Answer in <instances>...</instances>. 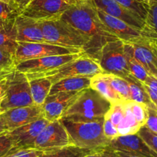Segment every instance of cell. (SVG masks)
Returning <instances> with one entry per match:
<instances>
[{
    "label": "cell",
    "instance_id": "1",
    "mask_svg": "<svg viewBox=\"0 0 157 157\" xmlns=\"http://www.w3.org/2000/svg\"><path fill=\"white\" fill-rule=\"evenodd\" d=\"M60 18L88 39L89 43L83 53L97 62L102 47L109 42L119 39L102 23L91 0L72 4Z\"/></svg>",
    "mask_w": 157,
    "mask_h": 157
},
{
    "label": "cell",
    "instance_id": "2",
    "mask_svg": "<svg viewBox=\"0 0 157 157\" xmlns=\"http://www.w3.org/2000/svg\"><path fill=\"white\" fill-rule=\"evenodd\" d=\"M60 121L66 128L72 144L77 147L96 150L107 147L110 143L103 132L104 117L94 120H71L62 117Z\"/></svg>",
    "mask_w": 157,
    "mask_h": 157
},
{
    "label": "cell",
    "instance_id": "3",
    "mask_svg": "<svg viewBox=\"0 0 157 157\" xmlns=\"http://www.w3.org/2000/svg\"><path fill=\"white\" fill-rule=\"evenodd\" d=\"M45 41L49 44L78 49L84 52L89 40L78 29L61 18L39 21Z\"/></svg>",
    "mask_w": 157,
    "mask_h": 157
},
{
    "label": "cell",
    "instance_id": "4",
    "mask_svg": "<svg viewBox=\"0 0 157 157\" xmlns=\"http://www.w3.org/2000/svg\"><path fill=\"white\" fill-rule=\"evenodd\" d=\"M111 105L109 101L90 87L81 92L63 117L71 120H94L104 117Z\"/></svg>",
    "mask_w": 157,
    "mask_h": 157
},
{
    "label": "cell",
    "instance_id": "5",
    "mask_svg": "<svg viewBox=\"0 0 157 157\" xmlns=\"http://www.w3.org/2000/svg\"><path fill=\"white\" fill-rule=\"evenodd\" d=\"M102 72L99 63L87 56L83 55L75 61L67 63L56 69L44 73L25 74L28 78H46L52 83L58 82L63 78L75 76L93 77Z\"/></svg>",
    "mask_w": 157,
    "mask_h": 157
},
{
    "label": "cell",
    "instance_id": "6",
    "mask_svg": "<svg viewBox=\"0 0 157 157\" xmlns=\"http://www.w3.org/2000/svg\"><path fill=\"white\" fill-rule=\"evenodd\" d=\"M35 105L32 97L29 81L25 73L15 69L9 75L5 97L0 102L1 113L11 109Z\"/></svg>",
    "mask_w": 157,
    "mask_h": 157
},
{
    "label": "cell",
    "instance_id": "7",
    "mask_svg": "<svg viewBox=\"0 0 157 157\" xmlns=\"http://www.w3.org/2000/svg\"><path fill=\"white\" fill-rule=\"evenodd\" d=\"M98 63L104 73L124 78L131 73L124 52V42L121 39L107 43L99 53Z\"/></svg>",
    "mask_w": 157,
    "mask_h": 157
},
{
    "label": "cell",
    "instance_id": "8",
    "mask_svg": "<svg viewBox=\"0 0 157 157\" xmlns=\"http://www.w3.org/2000/svg\"><path fill=\"white\" fill-rule=\"evenodd\" d=\"M83 52L78 49L65 48L46 43H22L18 42V46L15 54L16 63L33 59L41 58L51 56L69 55Z\"/></svg>",
    "mask_w": 157,
    "mask_h": 157
},
{
    "label": "cell",
    "instance_id": "9",
    "mask_svg": "<svg viewBox=\"0 0 157 157\" xmlns=\"http://www.w3.org/2000/svg\"><path fill=\"white\" fill-rule=\"evenodd\" d=\"M68 0H31L20 15L37 21L60 18L72 6Z\"/></svg>",
    "mask_w": 157,
    "mask_h": 157
},
{
    "label": "cell",
    "instance_id": "10",
    "mask_svg": "<svg viewBox=\"0 0 157 157\" xmlns=\"http://www.w3.org/2000/svg\"><path fill=\"white\" fill-rule=\"evenodd\" d=\"M83 55H85L83 52H80L69 55L51 56L33 59L18 63L16 66V69L25 74L44 73L75 61Z\"/></svg>",
    "mask_w": 157,
    "mask_h": 157
},
{
    "label": "cell",
    "instance_id": "11",
    "mask_svg": "<svg viewBox=\"0 0 157 157\" xmlns=\"http://www.w3.org/2000/svg\"><path fill=\"white\" fill-rule=\"evenodd\" d=\"M72 145L69 134L60 120L49 122L35 141L33 149L49 151Z\"/></svg>",
    "mask_w": 157,
    "mask_h": 157
},
{
    "label": "cell",
    "instance_id": "12",
    "mask_svg": "<svg viewBox=\"0 0 157 157\" xmlns=\"http://www.w3.org/2000/svg\"><path fill=\"white\" fill-rule=\"evenodd\" d=\"M96 12L102 23L118 39H121L124 43H133L143 38L152 37L146 28L145 29L135 28L117 18H115L103 13L98 9H96Z\"/></svg>",
    "mask_w": 157,
    "mask_h": 157
},
{
    "label": "cell",
    "instance_id": "13",
    "mask_svg": "<svg viewBox=\"0 0 157 157\" xmlns=\"http://www.w3.org/2000/svg\"><path fill=\"white\" fill-rule=\"evenodd\" d=\"M0 117L2 118L10 132L16 128L43 118L44 114L42 105H33L6 110L0 113Z\"/></svg>",
    "mask_w": 157,
    "mask_h": 157
},
{
    "label": "cell",
    "instance_id": "14",
    "mask_svg": "<svg viewBox=\"0 0 157 157\" xmlns=\"http://www.w3.org/2000/svg\"><path fill=\"white\" fill-rule=\"evenodd\" d=\"M82 91L63 92L48 96L42 105L45 119L49 122L60 120Z\"/></svg>",
    "mask_w": 157,
    "mask_h": 157
},
{
    "label": "cell",
    "instance_id": "15",
    "mask_svg": "<svg viewBox=\"0 0 157 157\" xmlns=\"http://www.w3.org/2000/svg\"><path fill=\"white\" fill-rule=\"evenodd\" d=\"M49 123V120L43 117L8 132L14 144L13 149L33 148L37 136Z\"/></svg>",
    "mask_w": 157,
    "mask_h": 157
},
{
    "label": "cell",
    "instance_id": "16",
    "mask_svg": "<svg viewBox=\"0 0 157 157\" xmlns=\"http://www.w3.org/2000/svg\"><path fill=\"white\" fill-rule=\"evenodd\" d=\"M109 147L141 157H157V153L138 135L119 136L111 140Z\"/></svg>",
    "mask_w": 157,
    "mask_h": 157
},
{
    "label": "cell",
    "instance_id": "17",
    "mask_svg": "<svg viewBox=\"0 0 157 157\" xmlns=\"http://www.w3.org/2000/svg\"><path fill=\"white\" fill-rule=\"evenodd\" d=\"M131 44L136 59L148 73L157 78V38L145 37Z\"/></svg>",
    "mask_w": 157,
    "mask_h": 157
},
{
    "label": "cell",
    "instance_id": "18",
    "mask_svg": "<svg viewBox=\"0 0 157 157\" xmlns=\"http://www.w3.org/2000/svg\"><path fill=\"white\" fill-rule=\"evenodd\" d=\"M94 6L103 13L126 22L135 28L145 29L146 22L136 13L125 8L115 0H91Z\"/></svg>",
    "mask_w": 157,
    "mask_h": 157
},
{
    "label": "cell",
    "instance_id": "19",
    "mask_svg": "<svg viewBox=\"0 0 157 157\" xmlns=\"http://www.w3.org/2000/svg\"><path fill=\"white\" fill-rule=\"evenodd\" d=\"M15 24L18 42L46 43L39 21L19 15L16 18Z\"/></svg>",
    "mask_w": 157,
    "mask_h": 157
},
{
    "label": "cell",
    "instance_id": "20",
    "mask_svg": "<svg viewBox=\"0 0 157 157\" xmlns=\"http://www.w3.org/2000/svg\"><path fill=\"white\" fill-rule=\"evenodd\" d=\"M91 77L75 76L63 78L52 84L49 96L63 92L82 91L90 87Z\"/></svg>",
    "mask_w": 157,
    "mask_h": 157
},
{
    "label": "cell",
    "instance_id": "21",
    "mask_svg": "<svg viewBox=\"0 0 157 157\" xmlns=\"http://www.w3.org/2000/svg\"><path fill=\"white\" fill-rule=\"evenodd\" d=\"M90 88L97 91L112 104L123 101L111 86L106 73L101 72L92 77Z\"/></svg>",
    "mask_w": 157,
    "mask_h": 157
},
{
    "label": "cell",
    "instance_id": "22",
    "mask_svg": "<svg viewBox=\"0 0 157 157\" xmlns=\"http://www.w3.org/2000/svg\"><path fill=\"white\" fill-rule=\"evenodd\" d=\"M32 97L34 104L43 105L45 100L49 96L52 83L46 78H29Z\"/></svg>",
    "mask_w": 157,
    "mask_h": 157
},
{
    "label": "cell",
    "instance_id": "23",
    "mask_svg": "<svg viewBox=\"0 0 157 157\" xmlns=\"http://www.w3.org/2000/svg\"><path fill=\"white\" fill-rule=\"evenodd\" d=\"M15 21L16 18L0 31V49L10 52L14 56L18 46L17 32Z\"/></svg>",
    "mask_w": 157,
    "mask_h": 157
},
{
    "label": "cell",
    "instance_id": "24",
    "mask_svg": "<svg viewBox=\"0 0 157 157\" xmlns=\"http://www.w3.org/2000/svg\"><path fill=\"white\" fill-rule=\"evenodd\" d=\"M125 79L127 81L130 90L131 100L135 102L145 104L147 107H155L151 102L149 96L146 91L144 84L136 78L132 74H129L125 77Z\"/></svg>",
    "mask_w": 157,
    "mask_h": 157
},
{
    "label": "cell",
    "instance_id": "25",
    "mask_svg": "<svg viewBox=\"0 0 157 157\" xmlns=\"http://www.w3.org/2000/svg\"><path fill=\"white\" fill-rule=\"evenodd\" d=\"M124 105L125 116L121 123L117 126L119 134H120V136L136 134L142 126L139 124L136 119L132 113V110H131L129 100H125Z\"/></svg>",
    "mask_w": 157,
    "mask_h": 157
},
{
    "label": "cell",
    "instance_id": "26",
    "mask_svg": "<svg viewBox=\"0 0 157 157\" xmlns=\"http://www.w3.org/2000/svg\"><path fill=\"white\" fill-rule=\"evenodd\" d=\"M124 52L131 74L143 83L149 74L143 65L136 59L133 53V48L131 43H124Z\"/></svg>",
    "mask_w": 157,
    "mask_h": 157
},
{
    "label": "cell",
    "instance_id": "27",
    "mask_svg": "<svg viewBox=\"0 0 157 157\" xmlns=\"http://www.w3.org/2000/svg\"><path fill=\"white\" fill-rule=\"evenodd\" d=\"M93 150L81 149L74 145L65 146L63 148L44 151L39 157H85Z\"/></svg>",
    "mask_w": 157,
    "mask_h": 157
},
{
    "label": "cell",
    "instance_id": "28",
    "mask_svg": "<svg viewBox=\"0 0 157 157\" xmlns=\"http://www.w3.org/2000/svg\"><path fill=\"white\" fill-rule=\"evenodd\" d=\"M107 76L113 88L120 97L123 100H131L130 90L127 81L125 78L112 74H107Z\"/></svg>",
    "mask_w": 157,
    "mask_h": 157
},
{
    "label": "cell",
    "instance_id": "29",
    "mask_svg": "<svg viewBox=\"0 0 157 157\" xmlns=\"http://www.w3.org/2000/svg\"><path fill=\"white\" fill-rule=\"evenodd\" d=\"M16 66L14 56L0 49V76L11 73L16 69Z\"/></svg>",
    "mask_w": 157,
    "mask_h": 157
},
{
    "label": "cell",
    "instance_id": "30",
    "mask_svg": "<svg viewBox=\"0 0 157 157\" xmlns=\"http://www.w3.org/2000/svg\"><path fill=\"white\" fill-rule=\"evenodd\" d=\"M116 2L124 6L125 8L136 13L143 20H146L148 13V6L146 3L140 2L138 0H115Z\"/></svg>",
    "mask_w": 157,
    "mask_h": 157
},
{
    "label": "cell",
    "instance_id": "31",
    "mask_svg": "<svg viewBox=\"0 0 157 157\" xmlns=\"http://www.w3.org/2000/svg\"><path fill=\"white\" fill-rule=\"evenodd\" d=\"M145 22L149 33L153 38H157V2L149 5Z\"/></svg>",
    "mask_w": 157,
    "mask_h": 157
},
{
    "label": "cell",
    "instance_id": "32",
    "mask_svg": "<svg viewBox=\"0 0 157 157\" xmlns=\"http://www.w3.org/2000/svg\"><path fill=\"white\" fill-rule=\"evenodd\" d=\"M129 105L139 124L141 126H144L147 119V106L145 104L132 100H129Z\"/></svg>",
    "mask_w": 157,
    "mask_h": 157
},
{
    "label": "cell",
    "instance_id": "33",
    "mask_svg": "<svg viewBox=\"0 0 157 157\" xmlns=\"http://www.w3.org/2000/svg\"><path fill=\"white\" fill-rule=\"evenodd\" d=\"M143 84L151 102L157 108V78L149 74Z\"/></svg>",
    "mask_w": 157,
    "mask_h": 157
},
{
    "label": "cell",
    "instance_id": "34",
    "mask_svg": "<svg viewBox=\"0 0 157 157\" xmlns=\"http://www.w3.org/2000/svg\"><path fill=\"white\" fill-rule=\"evenodd\" d=\"M138 135L157 153V134L143 126L137 132Z\"/></svg>",
    "mask_w": 157,
    "mask_h": 157
},
{
    "label": "cell",
    "instance_id": "35",
    "mask_svg": "<svg viewBox=\"0 0 157 157\" xmlns=\"http://www.w3.org/2000/svg\"><path fill=\"white\" fill-rule=\"evenodd\" d=\"M19 15L8 0H0V19H13Z\"/></svg>",
    "mask_w": 157,
    "mask_h": 157
},
{
    "label": "cell",
    "instance_id": "36",
    "mask_svg": "<svg viewBox=\"0 0 157 157\" xmlns=\"http://www.w3.org/2000/svg\"><path fill=\"white\" fill-rule=\"evenodd\" d=\"M43 151L36 149H12L5 157H39Z\"/></svg>",
    "mask_w": 157,
    "mask_h": 157
},
{
    "label": "cell",
    "instance_id": "37",
    "mask_svg": "<svg viewBox=\"0 0 157 157\" xmlns=\"http://www.w3.org/2000/svg\"><path fill=\"white\" fill-rule=\"evenodd\" d=\"M13 147V141L8 132L0 135V157H5Z\"/></svg>",
    "mask_w": 157,
    "mask_h": 157
},
{
    "label": "cell",
    "instance_id": "38",
    "mask_svg": "<svg viewBox=\"0 0 157 157\" xmlns=\"http://www.w3.org/2000/svg\"><path fill=\"white\" fill-rule=\"evenodd\" d=\"M146 126L149 130L157 134V108L147 107V119Z\"/></svg>",
    "mask_w": 157,
    "mask_h": 157
},
{
    "label": "cell",
    "instance_id": "39",
    "mask_svg": "<svg viewBox=\"0 0 157 157\" xmlns=\"http://www.w3.org/2000/svg\"><path fill=\"white\" fill-rule=\"evenodd\" d=\"M103 132L105 137L109 139L110 141L120 136L117 127L109 120L105 119V117H104L103 123Z\"/></svg>",
    "mask_w": 157,
    "mask_h": 157
},
{
    "label": "cell",
    "instance_id": "40",
    "mask_svg": "<svg viewBox=\"0 0 157 157\" xmlns=\"http://www.w3.org/2000/svg\"><path fill=\"white\" fill-rule=\"evenodd\" d=\"M85 157H120L117 155L116 151L112 149L109 146L102 149H96L92 151L90 153L86 155Z\"/></svg>",
    "mask_w": 157,
    "mask_h": 157
},
{
    "label": "cell",
    "instance_id": "41",
    "mask_svg": "<svg viewBox=\"0 0 157 157\" xmlns=\"http://www.w3.org/2000/svg\"><path fill=\"white\" fill-rule=\"evenodd\" d=\"M9 2L16 9L19 15L26 8L31 0H8Z\"/></svg>",
    "mask_w": 157,
    "mask_h": 157
},
{
    "label": "cell",
    "instance_id": "42",
    "mask_svg": "<svg viewBox=\"0 0 157 157\" xmlns=\"http://www.w3.org/2000/svg\"><path fill=\"white\" fill-rule=\"evenodd\" d=\"M10 74L0 76V102H2V100L6 96L7 86H8V79Z\"/></svg>",
    "mask_w": 157,
    "mask_h": 157
},
{
    "label": "cell",
    "instance_id": "43",
    "mask_svg": "<svg viewBox=\"0 0 157 157\" xmlns=\"http://www.w3.org/2000/svg\"><path fill=\"white\" fill-rule=\"evenodd\" d=\"M13 19H0V31L3 29Z\"/></svg>",
    "mask_w": 157,
    "mask_h": 157
},
{
    "label": "cell",
    "instance_id": "44",
    "mask_svg": "<svg viewBox=\"0 0 157 157\" xmlns=\"http://www.w3.org/2000/svg\"><path fill=\"white\" fill-rule=\"evenodd\" d=\"M8 129H7L5 123H4V122L2 121V118L0 117V135H2V134H4V133H6V132H8Z\"/></svg>",
    "mask_w": 157,
    "mask_h": 157
},
{
    "label": "cell",
    "instance_id": "45",
    "mask_svg": "<svg viewBox=\"0 0 157 157\" xmlns=\"http://www.w3.org/2000/svg\"><path fill=\"white\" fill-rule=\"evenodd\" d=\"M116 152L120 157H141V156H138V155H132V154H130V153H128V152H121V151H116Z\"/></svg>",
    "mask_w": 157,
    "mask_h": 157
},
{
    "label": "cell",
    "instance_id": "46",
    "mask_svg": "<svg viewBox=\"0 0 157 157\" xmlns=\"http://www.w3.org/2000/svg\"><path fill=\"white\" fill-rule=\"evenodd\" d=\"M146 2H147L148 6L150 5L152 3H155V2H157V0H146Z\"/></svg>",
    "mask_w": 157,
    "mask_h": 157
},
{
    "label": "cell",
    "instance_id": "47",
    "mask_svg": "<svg viewBox=\"0 0 157 157\" xmlns=\"http://www.w3.org/2000/svg\"><path fill=\"white\" fill-rule=\"evenodd\" d=\"M68 1H69V2H70L72 4H75V3H76V2L81 1V0H68Z\"/></svg>",
    "mask_w": 157,
    "mask_h": 157
},
{
    "label": "cell",
    "instance_id": "48",
    "mask_svg": "<svg viewBox=\"0 0 157 157\" xmlns=\"http://www.w3.org/2000/svg\"><path fill=\"white\" fill-rule=\"evenodd\" d=\"M138 1H140V2H143V3L147 4V2H146V0H138ZM147 5H148V4H147Z\"/></svg>",
    "mask_w": 157,
    "mask_h": 157
},
{
    "label": "cell",
    "instance_id": "49",
    "mask_svg": "<svg viewBox=\"0 0 157 157\" xmlns=\"http://www.w3.org/2000/svg\"><path fill=\"white\" fill-rule=\"evenodd\" d=\"M0 113H1V112H0Z\"/></svg>",
    "mask_w": 157,
    "mask_h": 157
},
{
    "label": "cell",
    "instance_id": "50",
    "mask_svg": "<svg viewBox=\"0 0 157 157\" xmlns=\"http://www.w3.org/2000/svg\"><path fill=\"white\" fill-rule=\"evenodd\" d=\"M81 1H82V0H81Z\"/></svg>",
    "mask_w": 157,
    "mask_h": 157
}]
</instances>
